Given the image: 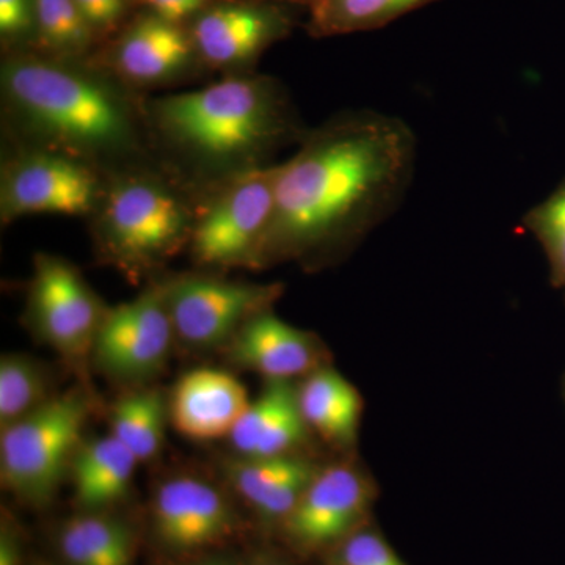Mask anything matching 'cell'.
<instances>
[{"label":"cell","instance_id":"obj_2","mask_svg":"<svg viewBox=\"0 0 565 565\" xmlns=\"http://www.w3.org/2000/svg\"><path fill=\"white\" fill-rule=\"evenodd\" d=\"M147 99L92 57L2 55V145L63 152L107 174L156 161Z\"/></svg>","mask_w":565,"mask_h":565},{"label":"cell","instance_id":"obj_26","mask_svg":"<svg viewBox=\"0 0 565 565\" xmlns=\"http://www.w3.org/2000/svg\"><path fill=\"white\" fill-rule=\"evenodd\" d=\"M523 226L544 248L550 282L565 299V178L544 202L526 212Z\"/></svg>","mask_w":565,"mask_h":565},{"label":"cell","instance_id":"obj_11","mask_svg":"<svg viewBox=\"0 0 565 565\" xmlns=\"http://www.w3.org/2000/svg\"><path fill=\"white\" fill-rule=\"evenodd\" d=\"M107 310L109 307L73 263L36 253L24 318L44 344L70 362L90 359Z\"/></svg>","mask_w":565,"mask_h":565},{"label":"cell","instance_id":"obj_8","mask_svg":"<svg viewBox=\"0 0 565 565\" xmlns=\"http://www.w3.org/2000/svg\"><path fill=\"white\" fill-rule=\"evenodd\" d=\"M178 343L191 349L226 348L253 316L274 308L282 282L232 280L222 273L161 275Z\"/></svg>","mask_w":565,"mask_h":565},{"label":"cell","instance_id":"obj_30","mask_svg":"<svg viewBox=\"0 0 565 565\" xmlns=\"http://www.w3.org/2000/svg\"><path fill=\"white\" fill-rule=\"evenodd\" d=\"M217 0H132L134 9L150 11L163 20L188 24L200 11Z\"/></svg>","mask_w":565,"mask_h":565},{"label":"cell","instance_id":"obj_33","mask_svg":"<svg viewBox=\"0 0 565 565\" xmlns=\"http://www.w3.org/2000/svg\"><path fill=\"white\" fill-rule=\"evenodd\" d=\"M259 565H289V564L282 563V561H267V563H263Z\"/></svg>","mask_w":565,"mask_h":565},{"label":"cell","instance_id":"obj_17","mask_svg":"<svg viewBox=\"0 0 565 565\" xmlns=\"http://www.w3.org/2000/svg\"><path fill=\"white\" fill-rule=\"evenodd\" d=\"M315 435L300 411L297 382H267L228 440L239 457L303 455Z\"/></svg>","mask_w":565,"mask_h":565},{"label":"cell","instance_id":"obj_9","mask_svg":"<svg viewBox=\"0 0 565 565\" xmlns=\"http://www.w3.org/2000/svg\"><path fill=\"white\" fill-rule=\"evenodd\" d=\"M302 18L289 0H217L185 25L211 76H241L256 73L264 52Z\"/></svg>","mask_w":565,"mask_h":565},{"label":"cell","instance_id":"obj_34","mask_svg":"<svg viewBox=\"0 0 565 565\" xmlns=\"http://www.w3.org/2000/svg\"><path fill=\"white\" fill-rule=\"evenodd\" d=\"M563 396H564V401H565V375H564V381H563Z\"/></svg>","mask_w":565,"mask_h":565},{"label":"cell","instance_id":"obj_24","mask_svg":"<svg viewBox=\"0 0 565 565\" xmlns=\"http://www.w3.org/2000/svg\"><path fill=\"white\" fill-rule=\"evenodd\" d=\"M36 52L62 58H90L98 41L74 0H35Z\"/></svg>","mask_w":565,"mask_h":565},{"label":"cell","instance_id":"obj_21","mask_svg":"<svg viewBox=\"0 0 565 565\" xmlns=\"http://www.w3.org/2000/svg\"><path fill=\"white\" fill-rule=\"evenodd\" d=\"M316 39L375 31L437 0H289Z\"/></svg>","mask_w":565,"mask_h":565},{"label":"cell","instance_id":"obj_20","mask_svg":"<svg viewBox=\"0 0 565 565\" xmlns=\"http://www.w3.org/2000/svg\"><path fill=\"white\" fill-rule=\"evenodd\" d=\"M139 463L110 434L82 441L71 462L77 504L96 512L117 503L128 493Z\"/></svg>","mask_w":565,"mask_h":565},{"label":"cell","instance_id":"obj_3","mask_svg":"<svg viewBox=\"0 0 565 565\" xmlns=\"http://www.w3.org/2000/svg\"><path fill=\"white\" fill-rule=\"evenodd\" d=\"M152 154L196 196L274 166L307 126L288 88L258 71L147 99Z\"/></svg>","mask_w":565,"mask_h":565},{"label":"cell","instance_id":"obj_23","mask_svg":"<svg viewBox=\"0 0 565 565\" xmlns=\"http://www.w3.org/2000/svg\"><path fill=\"white\" fill-rule=\"evenodd\" d=\"M169 419V399L158 388L125 394L110 412V435L139 462L161 452Z\"/></svg>","mask_w":565,"mask_h":565},{"label":"cell","instance_id":"obj_35","mask_svg":"<svg viewBox=\"0 0 565 565\" xmlns=\"http://www.w3.org/2000/svg\"><path fill=\"white\" fill-rule=\"evenodd\" d=\"M40 565H52V564L43 563V564H40Z\"/></svg>","mask_w":565,"mask_h":565},{"label":"cell","instance_id":"obj_29","mask_svg":"<svg viewBox=\"0 0 565 565\" xmlns=\"http://www.w3.org/2000/svg\"><path fill=\"white\" fill-rule=\"evenodd\" d=\"M82 17L98 41V46L114 39L131 20L136 9L132 0H74Z\"/></svg>","mask_w":565,"mask_h":565},{"label":"cell","instance_id":"obj_10","mask_svg":"<svg viewBox=\"0 0 565 565\" xmlns=\"http://www.w3.org/2000/svg\"><path fill=\"white\" fill-rule=\"evenodd\" d=\"M122 84L141 95L188 87L206 79L188 25L163 20L150 11L137 10L114 39L93 55Z\"/></svg>","mask_w":565,"mask_h":565},{"label":"cell","instance_id":"obj_5","mask_svg":"<svg viewBox=\"0 0 565 565\" xmlns=\"http://www.w3.org/2000/svg\"><path fill=\"white\" fill-rule=\"evenodd\" d=\"M82 390L54 394L0 435V478L9 492L33 505L50 503L84 441L92 414Z\"/></svg>","mask_w":565,"mask_h":565},{"label":"cell","instance_id":"obj_28","mask_svg":"<svg viewBox=\"0 0 565 565\" xmlns=\"http://www.w3.org/2000/svg\"><path fill=\"white\" fill-rule=\"evenodd\" d=\"M337 565H407L388 541L370 525L360 527L337 546Z\"/></svg>","mask_w":565,"mask_h":565},{"label":"cell","instance_id":"obj_13","mask_svg":"<svg viewBox=\"0 0 565 565\" xmlns=\"http://www.w3.org/2000/svg\"><path fill=\"white\" fill-rule=\"evenodd\" d=\"M375 498L374 479L352 459L322 465L291 514L280 523L282 533L300 552L337 548L367 525Z\"/></svg>","mask_w":565,"mask_h":565},{"label":"cell","instance_id":"obj_22","mask_svg":"<svg viewBox=\"0 0 565 565\" xmlns=\"http://www.w3.org/2000/svg\"><path fill=\"white\" fill-rule=\"evenodd\" d=\"M58 550L66 565H131L136 553L129 526L96 512L63 523Z\"/></svg>","mask_w":565,"mask_h":565},{"label":"cell","instance_id":"obj_25","mask_svg":"<svg viewBox=\"0 0 565 565\" xmlns=\"http://www.w3.org/2000/svg\"><path fill=\"white\" fill-rule=\"evenodd\" d=\"M50 377L43 364L24 353H6L0 360V429L31 415L47 403Z\"/></svg>","mask_w":565,"mask_h":565},{"label":"cell","instance_id":"obj_27","mask_svg":"<svg viewBox=\"0 0 565 565\" xmlns=\"http://www.w3.org/2000/svg\"><path fill=\"white\" fill-rule=\"evenodd\" d=\"M0 44L2 55L36 51L35 0H0Z\"/></svg>","mask_w":565,"mask_h":565},{"label":"cell","instance_id":"obj_1","mask_svg":"<svg viewBox=\"0 0 565 565\" xmlns=\"http://www.w3.org/2000/svg\"><path fill=\"white\" fill-rule=\"evenodd\" d=\"M416 166V137L401 118L344 110L308 128L278 163L273 221L258 269L344 262L399 210Z\"/></svg>","mask_w":565,"mask_h":565},{"label":"cell","instance_id":"obj_7","mask_svg":"<svg viewBox=\"0 0 565 565\" xmlns=\"http://www.w3.org/2000/svg\"><path fill=\"white\" fill-rule=\"evenodd\" d=\"M109 174L63 152L2 145L0 222L54 214L87 221L102 202Z\"/></svg>","mask_w":565,"mask_h":565},{"label":"cell","instance_id":"obj_14","mask_svg":"<svg viewBox=\"0 0 565 565\" xmlns=\"http://www.w3.org/2000/svg\"><path fill=\"white\" fill-rule=\"evenodd\" d=\"M151 519L161 545L181 555L221 546L237 530L228 498L211 482L192 476L159 486L152 498Z\"/></svg>","mask_w":565,"mask_h":565},{"label":"cell","instance_id":"obj_15","mask_svg":"<svg viewBox=\"0 0 565 565\" xmlns=\"http://www.w3.org/2000/svg\"><path fill=\"white\" fill-rule=\"evenodd\" d=\"M225 349L236 366L267 382L302 381L332 360L321 337L282 321L274 308L248 319Z\"/></svg>","mask_w":565,"mask_h":565},{"label":"cell","instance_id":"obj_12","mask_svg":"<svg viewBox=\"0 0 565 565\" xmlns=\"http://www.w3.org/2000/svg\"><path fill=\"white\" fill-rule=\"evenodd\" d=\"M177 343L161 275L128 302L109 307L93 344V363L122 384L141 385L161 373Z\"/></svg>","mask_w":565,"mask_h":565},{"label":"cell","instance_id":"obj_31","mask_svg":"<svg viewBox=\"0 0 565 565\" xmlns=\"http://www.w3.org/2000/svg\"><path fill=\"white\" fill-rule=\"evenodd\" d=\"M0 565H21L20 544L10 526H2L0 533Z\"/></svg>","mask_w":565,"mask_h":565},{"label":"cell","instance_id":"obj_16","mask_svg":"<svg viewBox=\"0 0 565 565\" xmlns=\"http://www.w3.org/2000/svg\"><path fill=\"white\" fill-rule=\"evenodd\" d=\"M252 401L247 388L222 370H193L182 375L169 396V419L196 441L228 438Z\"/></svg>","mask_w":565,"mask_h":565},{"label":"cell","instance_id":"obj_6","mask_svg":"<svg viewBox=\"0 0 565 565\" xmlns=\"http://www.w3.org/2000/svg\"><path fill=\"white\" fill-rule=\"evenodd\" d=\"M278 163L211 189L199 199L188 253L195 269H258L273 221Z\"/></svg>","mask_w":565,"mask_h":565},{"label":"cell","instance_id":"obj_18","mask_svg":"<svg viewBox=\"0 0 565 565\" xmlns=\"http://www.w3.org/2000/svg\"><path fill=\"white\" fill-rule=\"evenodd\" d=\"M321 467L307 455L237 457L226 465V478L256 514L281 523Z\"/></svg>","mask_w":565,"mask_h":565},{"label":"cell","instance_id":"obj_19","mask_svg":"<svg viewBox=\"0 0 565 565\" xmlns=\"http://www.w3.org/2000/svg\"><path fill=\"white\" fill-rule=\"evenodd\" d=\"M300 411L316 437L343 452L359 444L364 401L351 381L332 364L319 367L297 384Z\"/></svg>","mask_w":565,"mask_h":565},{"label":"cell","instance_id":"obj_4","mask_svg":"<svg viewBox=\"0 0 565 565\" xmlns=\"http://www.w3.org/2000/svg\"><path fill=\"white\" fill-rule=\"evenodd\" d=\"M199 196L158 161L118 170L87 218L102 262L131 280L161 275L170 259L188 252Z\"/></svg>","mask_w":565,"mask_h":565},{"label":"cell","instance_id":"obj_32","mask_svg":"<svg viewBox=\"0 0 565 565\" xmlns=\"http://www.w3.org/2000/svg\"><path fill=\"white\" fill-rule=\"evenodd\" d=\"M182 565H237V564L234 563V561L221 559V557H215V559H203V561H196V563L182 564Z\"/></svg>","mask_w":565,"mask_h":565}]
</instances>
